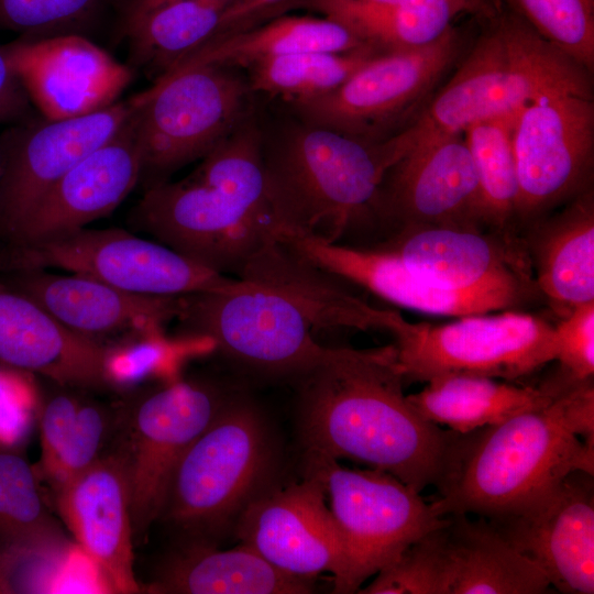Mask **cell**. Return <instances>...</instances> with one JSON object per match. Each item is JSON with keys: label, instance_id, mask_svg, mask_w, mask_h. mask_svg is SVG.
<instances>
[{"label": "cell", "instance_id": "6da1fadb", "mask_svg": "<svg viewBox=\"0 0 594 594\" xmlns=\"http://www.w3.org/2000/svg\"><path fill=\"white\" fill-rule=\"evenodd\" d=\"M294 384L304 459H350L421 493L437 486L455 431L419 415L404 393L394 343L328 354Z\"/></svg>", "mask_w": 594, "mask_h": 594}, {"label": "cell", "instance_id": "7a4b0ae2", "mask_svg": "<svg viewBox=\"0 0 594 594\" xmlns=\"http://www.w3.org/2000/svg\"><path fill=\"white\" fill-rule=\"evenodd\" d=\"M574 471L594 474L593 380L499 424L455 432L430 506L440 517L520 514Z\"/></svg>", "mask_w": 594, "mask_h": 594}, {"label": "cell", "instance_id": "3957f363", "mask_svg": "<svg viewBox=\"0 0 594 594\" xmlns=\"http://www.w3.org/2000/svg\"><path fill=\"white\" fill-rule=\"evenodd\" d=\"M132 232L151 235L213 272L239 270L277 235L262 160V132L244 118L178 182L144 190L132 208Z\"/></svg>", "mask_w": 594, "mask_h": 594}, {"label": "cell", "instance_id": "277c9868", "mask_svg": "<svg viewBox=\"0 0 594 594\" xmlns=\"http://www.w3.org/2000/svg\"><path fill=\"white\" fill-rule=\"evenodd\" d=\"M262 160L280 229L328 243L380 241L381 191L397 163L387 139L367 140L300 119L272 135L262 132Z\"/></svg>", "mask_w": 594, "mask_h": 594}, {"label": "cell", "instance_id": "5b68a950", "mask_svg": "<svg viewBox=\"0 0 594 594\" xmlns=\"http://www.w3.org/2000/svg\"><path fill=\"white\" fill-rule=\"evenodd\" d=\"M488 26L460 67L404 128L388 136L398 161L411 150L472 124L515 118L529 102L558 90L592 88L591 74L554 48L509 10Z\"/></svg>", "mask_w": 594, "mask_h": 594}, {"label": "cell", "instance_id": "8992f818", "mask_svg": "<svg viewBox=\"0 0 594 594\" xmlns=\"http://www.w3.org/2000/svg\"><path fill=\"white\" fill-rule=\"evenodd\" d=\"M280 449L266 415L234 388L174 473L160 519L185 543L215 544L262 493L279 482Z\"/></svg>", "mask_w": 594, "mask_h": 594}, {"label": "cell", "instance_id": "52a82bcc", "mask_svg": "<svg viewBox=\"0 0 594 594\" xmlns=\"http://www.w3.org/2000/svg\"><path fill=\"white\" fill-rule=\"evenodd\" d=\"M178 336L206 337L237 371L262 380L295 382L329 352L312 323L285 297L241 280L229 292L182 296Z\"/></svg>", "mask_w": 594, "mask_h": 594}, {"label": "cell", "instance_id": "ba28073f", "mask_svg": "<svg viewBox=\"0 0 594 594\" xmlns=\"http://www.w3.org/2000/svg\"><path fill=\"white\" fill-rule=\"evenodd\" d=\"M458 318L431 324L399 315L389 333L405 382L455 374L509 382L556 360L554 326L539 317L509 309Z\"/></svg>", "mask_w": 594, "mask_h": 594}, {"label": "cell", "instance_id": "9c48e42d", "mask_svg": "<svg viewBox=\"0 0 594 594\" xmlns=\"http://www.w3.org/2000/svg\"><path fill=\"white\" fill-rule=\"evenodd\" d=\"M58 268L154 296L229 292L240 279L213 272L173 249L120 228H80L0 249V273Z\"/></svg>", "mask_w": 594, "mask_h": 594}, {"label": "cell", "instance_id": "30bf717a", "mask_svg": "<svg viewBox=\"0 0 594 594\" xmlns=\"http://www.w3.org/2000/svg\"><path fill=\"white\" fill-rule=\"evenodd\" d=\"M229 68H190L138 94L133 122L144 190L204 158L242 122L249 86Z\"/></svg>", "mask_w": 594, "mask_h": 594}, {"label": "cell", "instance_id": "8fae6325", "mask_svg": "<svg viewBox=\"0 0 594 594\" xmlns=\"http://www.w3.org/2000/svg\"><path fill=\"white\" fill-rule=\"evenodd\" d=\"M304 470L323 483L344 544L345 573L333 593L358 592L444 521L419 492L384 470L345 469L332 459H304Z\"/></svg>", "mask_w": 594, "mask_h": 594}, {"label": "cell", "instance_id": "7c38bea8", "mask_svg": "<svg viewBox=\"0 0 594 594\" xmlns=\"http://www.w3.org/2000/svg\"><path fill=\"white\" fill-rule=\"evenodd\" d=\"M234 388L210 377L158 382L133 399L120 454L134 537L160 519L176 468Z\"/></svg>", "mask_w": 594, "mask_h": 594}, {"label": "cell", "instance_id": "4fadbf2b", "mask_svg": "<svg viewBox=\"0 0 594 594\" xmlns=\"http://www.w3.org/2000/svg\"><path fill=\"white\" fill-rule=\"evenodd\" d=\"M518 196L515 221L531 226L586 190L593 166L592 88L558 90L526 105L512 128Z\"/></svg>", "mask_w": 594, "mask_h": 594}, {"label": "cell", "instance_id": "5bb4252c", "mask_svg": "<svg viewBox=\"0 0 594 594\" xmlns=\"http://www.w3.org/2000/svg\"><path fill=\"white\" fill-rule=\"evenodd\" d=\"M462 46L452 26L429 44L371 57L329 94L294 107L310 122L367 140L386 139L421 106Z\"/></svg>", "mask_w": 594, "mask_h": 594}, {"label": "cell", "instance_id": "9a60e30c", "mask_svg": "<svg viewBox=\"0 0 594 594\" xmlns=\"http://www.w3.org/2000/svg\"><path fill=\"white\" fill-rule=\"evenodd\" d=\"M135 96L81 117L34 120L4 133L0 246L19 231L45 193L74 165L112 139L139 107Z\"/></svg>", "mask_w": 594, "mask_h": 594}, {"label": "cell", "instance_id": "2e32d148", "mask_svg": "<svg viewBox=\"0 0 594 594\" xmlns=\"http://www.w3.org/2000/svg\"><path fill=\"white\" fill-rule=\"evenodd\" d=\"M449 514L409 547L421 594H541V569L505 540L486 518Z\"/></svg>", "mask_w": 594, "mask_h": 594}, {"label": "cell", "instance_id": "e0dca14e", "mask_svg": "<svg viewBox=\"0 0 594 594\" xmlns=\"http://www.w3.org/2000/svg\"><path fill=\"white\" fill-rule=\"evenodd\" d=\"M233 534L284 573L314 580L330 572L333 587L345 573L344 544L323 483L314 474L262 493L243 510Z\"/></svg>", "mask_w": 594, "mask_h": 594}, {"label": "cell", "instance_id": "ac0fdd59", "mask_svg": "<svg viewBox=\"0 0 594 594\" xmlns=\"http://www.w3.org/2000/svg\"><path fill=\"white\" fill-rule=\"evenodd\" d=\"M277 239L304 260L349 285L420 312L462 317L509 310L536 290L522 286L446 289L420 278L395 253L378 245L328 243L283 229L278 230Z\"/></svg>", "mask_w": 594, "mask_h": 594}, {"label": "cell", "instance_id": "d6986e66", "mask_svg": "<svg viewBox=\"0 0 594 594\" xmlns=\"http://www.w3.org/2000/svg\"><path fill=\"white\" fill-rule=\"evenodd\" d=\"M31 103L45 119L63 120L117 102L132 70L79 33L3 45Z\"/></svg>", "mask_w": 594, "mask_h": 594}, {"label": "cell", "instance_id": "ffe728a7", "mask_svg": "<svg viewBox=\"0 0 594 594\" xmlns=\"http://www.w3.org/2000/svg\"><path fill=\"white\" fill-rule=\"evenodd\" d=\"M380 215L382 239L409 226L481 229L477 177L464 135L429 142L402 157L383 183Z\"/></svg>", "mask_w": 594, "mask_h": 594}, {"label": "cell", "instance_id": "44dd1931", "mask_svg": "<svg viewBox=\"0 0 594 594\" xmlns=\"http://www.w3.org/2000/svg\"><path fill=\"white\" fill-rule=\"evenodd\" d=\"M487 520L558 592L593 594L594 474L574 471L530 509Z\"/></svg>", "mask_w": 594, "mask_h": 594}, {"label": "cell", "instance_id": "7402d4cb", "mask_svg": "<svg viewBox=\"0 0 594 594\" xmlns=\"http://www.w3.org/2000/svg\"><path fill=\"white\" fill-rule=\"evenodd\" d=\"M0 279L28 296L73 332L105 344L136 336L164 333L176 320L182 296L127 292L80 274L48 270L0 273Z\"/></svg>", "mask_w": 594, "mask_h": 594}, {"label": "cell", "instance_id": "603a6c76", "mask_svg": "<svg viewBox=\"0 0 594 594\" xmlns=\"http://www.w3.org/2000/svg\"><path fill=\"white\" fill-rule=\"evenodd\" d=\"M370 245L395 253L407 268L437 287L537 288L529 275L531 266L525 243L514 234L452 226H409Z\"/></svg>", "mask_w": 594, "mask_h": 594}, {"label": "cell", "instance_id": "cb8c5ba5", "mask_svg": "<svg viewBox=\"0 0 594 594\" xmlns=\"http://www.w3.org/2000/svg\"><path fill=\"white\" fill-rule=\"evenodd\" d=\"M133 114L112 139L45 193L15 235L0 249L84 228L110 215L130 195L142 172Z\"/></svg>", "mask_w": 594, "mask_h": 594}, {"label": "cell", "instance_id": "d4e9b609", "mask_svg": "<svg viewBox=\"0 0 594 594\" xmlns=\"http://www.w3.org/2000/svg\"><path fill=\"white\" fill-rule=\"evenodd\" d=\"M55 495L76 544L99 569L111 592H140L133 570L129 486L118 451L101 455Z\"/></svg>", "mask_w": 594, "mask_h": 594}, {"label": "cell", "instance_id": "484cf974", "mask_svg": "<svg viewBox=\"0 0 594 594\" xmlns=\"http://www.w3.org/2000/svg\"><path fill=\"white\" fill-rule=\"evenodd\" d=\"M106 352V345L67 329L0 279V365L54 384L95 389L108 386Z\"/></svg>", "mask_w": 594, "mask_h": 594}, {"label": "cell", "instance_id": "4316f807", "mask_svg": "<svg viewBox=\"0 0 594 594\" xmlns=\"http://www.w3.org/2000/svg\"><path fill=\"white\" fill-rule=\"evenodd\" d=\"M235 278L275 290L319 329L389 332L400 312L371 305L351 285L300 257L277 238L239 270Z\"/></svg>", "mask_w": 594, "mask_h": 594}, {"label": "cell", "instance_id": "83f0119b", "mask_svg": "<svg viewBox=\"0 0 594 594\" xmlns=\"http://www.w3.org/2000/svg\"><path fill=\"white\" fill-rule=\"evenodd\" d=\"M525 248L535 284L561 318L594 301V198L584 190L560 212L530 226Z\"/></svg>", "mask_w": 594, "mask_h": 594}, {"label": "cell", "instance_id": "f1b7e54d", "mask_svg": "<svg viewBox=\"0 0 594 594\" xmlns=\"http://www.w3.org/2000/svg\"><path fill=\"white\" fill-rule=\"evenodd\" d=\"M312 579L282 572L253 549L220 550L209 543H185L163 565L150 593L174 594H305Z\"/></svg>", "mask_w": 594, "mask_h": 594}, {"label": "cell", "instance_id": "f546056e", "mask_svg": "<svg viewBox=\"0 0 594 594\" xmlns=\"http://www.w3.org/2000/svg\"><path fill=\"white\" fill-rule=\"evenodd\" d=\"M363 47L372 46L330 18L276 15L267 22L207 42L160 78L200 66L249 67L283 55L304 52L345 53Z\"/></svg>", "mask_w": 594, "mask_h": 594}, {"label": "cell", "instance_id": "4dcf8cb0", "mask_svg": "<svg viewBox=\"0 0 594 594\" xmlns=\"http://www.w3.org/2000/svg\"><path fill=\"white\" fill-rule=\"evenodd\" d=\"M407 395L426 420L466 433L549 403L562 389L550 378L539 387L479 375H446Z\"/></svg>", "mask_w": 594, "mask_h": 594}, {"label": "cell", "instance_id": "1f68e13d", "mask_svg": "<svg viewBox=\"0 0 594 594\" xmlns=\"http://www.w3.org/2000/svg\"><path fill=\"white\" fill-rule=\"evenodd\" d=\"M320 12L354 33L365 44L382 51L419 47L442 36L462 12L460 0H437L415 6H381L362 0H290L288 9Z\"/></svg>", "mask_w": 594, "mask_h": 594}, {"label": "cell", "instance_id": "d6a6232c", "mask_svg": "<svg viewBox=\"0 0 594 594\" xmlns=\"http://www.w3.org/2000/svg\"><path fill=\"white\" fill-rule=\"evenodd\" d=\"M230 1L175 0L154 8L124 28L132 59L160 78L217 35Z\"/></svg>", "mask_w": 594, "mask_h": 594}, {"label": "cell", "instance_id": "836d02e7", "mask_svg": "<svg viewBox=\"0 0 594 594\" xmlns=\"http://www.w3.org/2000/svg\"><path fill=\"white\" fill-rule=\"evenodd\" d=\"M65 542L43 502L37 472L18 453L0 451V548L25 557Z\"/></svg>", "mask_w": 594, "mask_h": 594}, {"label": "cell", "instance_id": "e575fe53", "mask_svg": "<svg viewBox=\"0 0 594 594\" xmlns=\"http://www.w3.org/2000/svg\"><path fill=\"white\" fill-rule=\"evenodd\" d=\"M384 53L363 47L345 53L304 52L249 66V89L277 96L294 106L324 96L344 82L371 57Z\"/></svg>", "mask_w": 594, "mask_h": 594}, {"label": "cell", "instance_id": "d590c367", "mask_svg": "<svg viewBox=\"0 0 594 594\" xmlns=\"http://www.w3.org/2000/svg\"><path fill=\"white\" fill-rule=\"evenodd\" d=\"M514 119L481 121L463 132L476 172L482 224L502 234H513L518 196L512 144Z\"/></svg>", "mask_w": 594, "mask_h": 594}, {"label": "cell", "instance_id": "8d00e7d4", "mask_svg": "<svg viewBox=\"0 0 594 594\" xmlns=\"http://www.w3.org/2000/svg\"><path fill=\"white\" fill-rule=\"evenodd\" d=\"M213 351V341L206 337L136 336L107 346L106 380L108 386L125 389L148 380L169 382L182 376L187 361Z\"/></svg>", "mask_w": 594, "mask_h": 594}, {"label": "cell", "instance_id": "74e56055", "mask_svg": "<svg viewBox=\"0 0 594 594\" xmlns=\"http://www.w3.org/2000/svg\"><path fill=\"white\" fill-rule=\"evenodd\" d=\"M540 37L592 74L594 0H504Z\"/></svg>", "mask_w": 594, "mask_h": 594}, {"label": "cell", "instance_id": "f35d334b", "mask_svg": "<svg viewBox=\"0 0 594 594\" xmlns=\"http://www.w3.org/2000/svg\"><path fill=\"white\" fill-rule=\"evenodd\" d=\"M100 0H0V29L25 38L78 33Z\"/></svg>", "mask_w": 594, "mask_h": 594}, {"label": "cell", "instance_id": "ab89813d", "mask_svg": "<svg viewBox=\"0 0 594 594\" xmlns=\"http://www.w3.org/2000/svg\"><path fill=\"white\" fill-rule=\"evenodd\" d=\"M107 414L101 406L81 402L76 421L53 461L41 470L56 493L89 469L102 454Z\"/></svg>", "mask_w": 594, "mask_h": 594}, {"label": "cell", "instance_id": "60d3db41", "mask_svg": "<svg viewBox=\"0 0 594 594\" xmlns=\"http://www.w3.org/2000/svg\"><path fill=\"white\" fill-rule=\"evenodd\" d=\"M559 377L581 383L594 374V301L582 304L554 326Z\"/></svg>", "mask_w": 594, "mask_h": 594}, {"label": "cell", "instance_id": "b9f144b4", "mask_svg": "<svg viewBox=\"0 0 594 594\" xmlns=\"http://www.w3.org/2000/svg\"><path fill=\"white\" fill-rule=\"evenodd\" d=\"M26 373L0 365V444L12 447L29 435L37 408Z\"/></svg>", "mask_w": 594, "mask_h": 594}, {"label": "cell", "instance_id": "7bdbcfd3", "mask_svg": "<svg viewBox=\"0 0 594 594\" xmlns=\"http://www.w3.org/2000/svg\"><path fill=\"white\" fill-rule=\"evenodd\" d=\"M81 400L70 392H57L41 410V470L56 457L76 421Z\"/></svg>", "mask_w": 594, "mask_h": 594}, {"label": "cell", "instance_id": "ee69618b", "mask_svg": "<svg viewBox=\"0 0 594 594\" xmlns=\"http://www.w3.org/2000/svg\"><path fill=\"white\" fill-rule=\"evenodd\" d=\"M290 0H231L223 10L218 37L245 30L283 13ZM212 38V40H213Z\"/></svg>", "mask_w": 594, "mask_h": 594}, {"label": "cell", "instance_id": "f6af8a7d", "mask_svg": "<svg viewBox=\"0 0 594 594\" xmlns=\"http://www.w3.org/2000/svg\"><path fill=\"white\" fill-rule=\"evenodd\" d=\"M31 101L16 77L7 52L0 46V123L24 118Z\"/></svg>", "mask_w": 594, "mask_h": 594}, {"label": "cell", "instance_id": "bcb514c9", "mask_svg": "<svg viewBox=\"0 0 594 594\" xmlns=\"http://www.w3.org/2000/svg\"><path fill=\"white\" fill-rule=\"evenodd\" d=\"M175 0H130L124 12V28L164 3Z\"/></svg>", "mask_w": 594, "mask_h": 594}, {"label": "cell", "instance_id": "7dc6e473", "mask_svg": "<svg viewBox=\"0 0 594 594\" xmlns=\"http://www.w3.org/2000/svg\"><path fill=\"white\" fill-rule=\"evenodd\" d=\"M471 9L473 14H480L483 18L490 16L495 13L499 8L497 0H462Z\"/></svg>", "mask_w": 594, "mask_h": 594}, {"label": "cell", "instance_id": "c3c4849f", "mask_svg": "<svg viewBox=\"0 0 594 594\" xmlns=\"http://www.w3.org/2000/svg\"><path fill=\"white\" fill-rule=\"evenodd\" d=\"M15 593L12 582V572L0 569V594Z\"/></svg>", "mask_w": 594, "mask_h": 594}, {"label": "cell", "instance_id": "681fc988", "mask_svg": "<svg viewBox=\"0 0 594 594\" xmlns=\"http://www.w3.org/2000/svg\"><path fill=\"white\" fill-rule=\"evenodd\" d=\"M15 557L12 552L0 548V569L9 570L13 574Z\"/></svg>", "mask_w": 594, "mask_h": 594}, {"label": "cell", "instance_id": "f907efd6", "mask_svg": "<svg viewBox=\"0 0 594 594\" xmlns=\"http://www.w3.org/2000/svg\"><path fill=\"white\" fill-rule=\"evenodd\" d=\"M3 163H4V148H3V142L0 136V178L3 170Z\"/></svg>", "mask_w": 594, "mask_h": 594}]
</instances>
